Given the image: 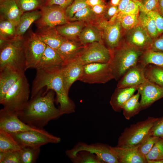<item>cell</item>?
<instances>
[{"label":"cell","mask_w":163,"mask_h":163,"mask_svg":"<svg viewBox=\"0 0 163 163\" xmlns=\"http://www.w3.org/2000/svg\"><path fill=\"white\" fill-rule=\"evenodd\" d=\"M50 90L45 94L32 98L18 112L19 118L34 128L43 129L51 120L57 119L63 114L54 104V93Z\"/></svg>","instance_id":"cell-1"},{"label":"cell","mask_w":163,"mask_h":163,"mask_svg":"<svg viewBox=\"0 0 163 163\" xmlns=\"http://www.w3.org/2000/svg\"><path fill=\"white\" fill-rule=\"evenodd\" d=\"M61 69L49 70H37L31 88V98L42 95L44 88L46 93L50 90L56 95V101L59 105V108L63 114L74 113L75 105L69 97L63 82Z\"/></svg>","instance_id":"cell-2"},{"label":"cell","mask_w":163,"mask_h":163,"mask_svg":"<svg viewBox=\"0 0 163 163\" xmlns=\"http://www.w3.org/2000/svg\"><path fill=\"white\" fill-rule=\"evenodd\" d=\"M111 51L109 63L116 81L120 80L129 69L138 63L143 52L123 41Z\"/></svg>","instance_id":"cell-3"},{"label":"cell","mask_w":163,"mask_h":163,"mask_svg":"<svg viewBox=\"0 0 163 163\" xmlns=\"http://www.w3.org/2000/svg\"><path fill=\"white\" fill-rule=\"evenodd\" d=\"M23 37L10 40L0 38V70L8 67L23 72L26 70Z\"/></svg>","instance_id":"cell-4"},{"label":"cell","mask_w":163,"mask_h":163,"mask_svg":"<svg viewBox=\"0 0 163 163\" xmlns=\"http://www.w3.org/2000/svg\"><path fill=\"white\" fill-rule=\"evenodd\" d=\"M158 119L149 117L144 120L125 128L118 138L116 146L128 148H138L149 135Z\"/></svg>","instance_id":"cell-5"},{"label":"cell","mask_w":163,"mask_h":163,"mask_svg":"<svg viewBox=\"0 0 163 163\" xmlns=\"http://www.w3.org/2000/svg\"><path fill=\"white\" fill-rule=\"evenodd\" d=\"M30 93L28 82L24 74L9 89L0 104L4 108L19 112L28 102Z\"/></svg>","instance_id":"cell-6"},{"label":"cell","mask_w":163,"mask_h":163,"mask_svg":"<svg viewBox=\"0 0 163 163\" xmlns=\"http://www.w3.org/2000/svg\"><path fill=\"white\" fill-rule=\"evenodd\" d=\"M94 24L101 30L104 43L110 50L117 47L123 42L126 32L117 17H113L109 21L101 18Z\"/></svg>","instance_id":"cell-7"},{"label":"cell","mask_w":163,"mask_h":163,"mask_svg":"<svg viewBox=\"0 0 163 163\" xmlns=\"http://www.w3.org/2000/svg\"><path fill=\"white\" fill-rule=\"evenodd\" d=\"M10 134L21 148L26 146L40 147L48 143H58L61 141L60 137L50 134L43 129Z\"/></svg>","instance_id":"cell-8"},{"label":"cell","mask_w":163,"mask_h":163,"mask_svg":"<svg viewBox=\"0 0 163 163\" xmlns=\"http://www.w3.org/2000/svg\"><path fill=\"white\" fill-rule=\"evenodd\" d=\"M46 45L35 33L30 30L23 37V46L26 62V70L36 68Z\"/></svg>","instance_id":"cell-9"},{"label":"cell","mask_w":163,"mask_h":163,"mask_svg":"<svg viewBox=\"0 0 163 163\" xmlns=\"http://www.w3.org/2000/svg\"><path fill=\"white\" fill-rule=\"evenodd\" d=\"M114 79L110 64L95 63L83 66L79 81L89 84H104Z\"/></svg>","instance_id":"cell-10"},{"label":"cell","mask_w":163,"mask_h":163,"mask_svg":"<svg viewBox=\"0 0 163 163\" xmlns=\"http://www.w3.org/2000/svg\"><path fill=\"white\" fill-rule=\"evenodd\" d=\"M40 18L34 23L38 29L56 27L69 21L65 14V9L56 5H45L40 10Z\"/></svg>","instance_id":"cell-11"},{"label":"cell","mask_w":163,"mask_h":163,"mask_svg":"<svg viewBox=\"0 0 163 163\" xmlns=\"http://www.w3.org/2000/svg\"><path fill=\"white\" fill-rule=\"evenodd\" d=\"M81 150H86L99 157L104 163H119L113 147L101 143L88 144L83 142L78 143L72 149L66 152V155Z\"/></svg>","instance_id":"cell-12"},{"label":"cell","mask_w":163,"mask_h":163,"mask_svg":"<svg viewBox=\"0 0 163 163\" xmlns=\"http://www.w3.org/2000/svg\"><path fill=\"white\" fill-rule=\"evenodd\" d=\"M111 51L103 42H95L87 45V47L79 58L83 65L95 63L109 62Z\"/></svg>","instance_id":"cell-13"},{"label":"cell","mask_w":163,"mask_h":163,"mask_svg":"<svg viewBox=\"0 0 163 163\" xmlns=\"http://www.w3.org/2000/svg\"><path fill=\"white\" fill-rule=\"evenodd\" d=\"M22 121L18 112L3 108L0 110V129L10 133L37 129Z\"/></svg>","instance_id":"cell-14"},{"label":"cell","mask_w":163,"mask_h":163,"mask_svg":"<svg viewBox=\"0 0 163 163\" xmlns=\"http://www.w3.org/2000/svg\"><path fill=\"white\" fill-rule=\"evenodd\" d=\"M153 39L139 23L126 32L123 42L143 52L150 49Z\"/></svg>","instance_id":"cell-15"},{"label":"cell","mask_w":163,"mask_h":163,"mask_svg":"<svg viewBox=\"0 0 163 163\" xmlns=\"http://www.w3.org/2000/svg\"><path fill=\"white\" fill-rule=\"evenodd\" d=\"M137 91L141 96L140 102L142 110L148 108L155 101L163 97V87L147 79L139 86Z\"/></svg>","instance_id":"cell-16"},{"label":"cell","mask_w":163,"mask_h":163,"mask_svg":"<svg viewBox=\"0 0 163 163\" xmlns=\"http://www.w3.org/2000/svg\"><path fill=\"white\" fill-rule=\"evenodd\" d=\"M83 66L79 57L64 62L62 67L61 74L65 88L68 93L73 83L81 78Z\"/></svg>","instance_id":"cell-17"},{"label":"cell","mask_w":163,"mask_h":163,"mask_svg":"<svg viewBox=\"0 0 163 163\" xmlns=\"http://www.w3.org/2000/svg\"><path fill=\"white\" fill-rule=\"evenodd\" d=\"M145 67L138 63L129 69L118 81L117 87H130L139 86L147 79L144 72Z\"/></svg>","instance_id":"cell-18"},{"label":"cell","mask_w":163,"mask_h":163,"mask_svg":"<svg viewBox=\"0 0 163 163\" xmlns=\"http://www.w3.org/2000/svg\"><path fill=\"white\" fill-rule=\"evenodd\" d=\"M87 45L82 44L79 40H66L56 51L66 62L79 57Z\"/></svg>","instance_id":"cell-19"},{"label":"cell","mask_w":163,"mask_h":163,"mask_svg":"<svg viewBox=\"0 0 163 163\" xmlns=\"http://www.w3.org/2000/svg\"><path fill=\"white\" fill-rule=\"evenodd\" d=\"M64 62L54 49L47 45L36 68V70H49L61 68Z\"/></svg>","instance_id":"cell-20"},{"label":"cell","mask_w":163,"mask_h":163,"mask_svg":"<svg viewBox=\"0 0 163 163\" xmlns=\"http://www.w3.org/2000/svg\"><path fill=\"white\" fill-rule=\"evenodd\" d=\"M24 74V72L6 67L0 70V101L9 89Z\"/></svg>","instance_id":"cell-21"},{"label":"cell","mask_w":163,"mask_h":163,"mask_svg":"<svg viewBox=\"0 0 163 163\" xmlns=\"http://www.w3.org/2000/svg\"><path fill=\"white\" fill-rule=\"evenodd\" d=\"M119 163H147L145 157L139 151L138 147L124 148L113 147Z\"/></svg>","instance_id":"cell-22"},{"label":"cell","mask_w":163,"mask_h":163,"mask_svg":"<svg viewBox=\"0 0 163 163\" xmlns=\"http://www.w3.org/2000/svg\"><path fill=\"white\" fill-rule=\"evenodd\" d=\"M139 86L117 87L110 101V104L114 111L120 112L122 110L123 105L134 94Z\"/></svg>","instance_id":"cell-23"},{"label":"cell","mask_w":163,"mask_h":163,"mask_svg":"<svg viewBox=\"0 0 163 163\" xmlns=\"http://www.w3.org/2000/svg\"><path fill=\"white\" fill-rule=\"evenodd\" d=\"M35 33L46 45L56 50L67 40L58 33L55 27L37 28Z\"/></svg>","instance_id":"cell-24"},{"label":"cell","mask_w":163,"mask_h":163,"mask_svg":"<svg viewBox=\"0 0 163 163\" xmlns=\"http://www.w3.org/2000/svg\"><path fill=\"white\" fill-rule=\"evenodd\" d=\"M0 17L18 24L22 12L15 0H4L0 2Z\"/></svg>","instance_id":"cell-25"},{"label":"cell","mask_w":163,"mask_h":163,"mask_svg":"<svg viewBox=\"0 0 163 163\" xmlns=\"http://www.w3.org/2000/svg\"><path fill=\"white\" fill-rule=\"evenodd\" d=\"M86 24L83 21H69L55 28L58 33L67 40H79V35Z\"/></svg>","instance_id":"cell-26"},{"label":"cell","mask_w":163,"mask_h":163,"mask_svg":"<svg viewBox=\"0 0 163 163\" xmlns=\"http://www.w3.org/2000/svg\"><path fill=\"white\" fill-rule=\"evenodd\" d=\"M41 16L40 10L23 13L16 26V38L23 37L31 24L39 19Z\"/></svg>","instance_id":"cell-27"},{"label":"cell","mask_w":163,"mask_h":163,"mask_svg":"<svg viewBox=\"0 0 163 163\" xmlns=\"http://www.w3.org/2000/svg\"><path fill=\"white\" fill-rule=\"evenodd\" d=\"M82 44L87 45L95 42H103L101 32L95 24L86 23L78 37Z\"/></svg>","instance_id":"cell-28"},{"label":"cell","mask_w":163,"mask_h":163,"mask_svg":"<svg viewBox=\"0 0 163 163\" xmlns=\"http://www.w3.org/2000/svg\"><path fill=\"white\" fill-rule=\"evenodd\" d=\"M139 93L134 94L123 105L122 108L123 114L126 119L129 120L138 114L142 110L140 101Z\"/></svg>","instance_id":"cell-29"},{"label":"cell","mask_w":163,"mask_h":163,"mask_svg":"<svg viewBox=\"0 0 163 163\" xmlns=\"http://www.w3.org/2000/svg\"><path fill=\"white\" fill-rule=\"evenodd\" d=\"M138 63L145 67L150 64L163 67V52L146 50L141 55Z\"/></svg>","instance_id":"cell-30"},{"label":"cell","mask_w":163,"mask_h":163,"mask_svg":"<svg viewBox=\"0 0 163 163\" xmlns=\"http://www.w3.org/2000/svg\"><path fill=\"white\" fill-rule=\"evenodd\" d=\"M74 163H104L96 155L86 150H81L67 155Z\"/></svg>","instance_id":"cell-31"},{"label":"cell","mask_w":163,"mask_h":163,"mask_svg":"<svg viewBox=\"0 0 163 163\" xmlns=\"http://www.w3.org/2000/svg\"><path fill=\"white\" fill-rule=\"evenodd\" d=\"M21 148L9 133L0 129V152L19 151Z\"/></svg>","instance_id":"cell-32"},{"label":"cell","mask_w":163,"mask_h":163,"mask_svg":"<svg viewBox=\"0 0 163 163\" xmlns=\"http://www.w3.org/2000/svg\"><path fill=\"white\" fill-rule=\"evenodd\" d=\"M144 72L147 79L163 87V67L149 64L145 67Z\"/></svg>","instance_id":"cell-33"},{"label":"cell","mask_w":163,"mask_h":163,"mask_svg":"<svg viewBox=\"0 0 163 163\" xmlns=\"http://www.w3.org/2000/svg\"><path fill=\"white\" fill-rule=\"evenodd\" d=\"M139 19V23L153 39L159 35L155 20L150 14L140 11Z\"/></svg>","instance_id":"cell-34"},{"label":"cell","mask_w":163,"mask_h":163,"mask_svg":"<svg viewBox=\"0 0 163 163\" xmlns=\"http://www.w3.org/2000/svg\"><path fill=\"white\" fill-rule=\"evenodd\" d=\"M100 18L93 13L91 7L88 6L77 12L69 21H80L94 24Z\"/></svg>","instance_id":"cell-35"},{"label":"cell","mask_w":163,"mask_h":163,"mask_svg":"<svg viewBox=\"0 0 163 163\" xmlns=\"http://www.w3.org/2000/svg\"><path fill=\"white\" fill-rule=\"evenodd\" d=\"M16 37V26L11 21L0 17V38L6 40L14 39Z\"/></svg>","instance_id":"cell-36"},{"label":"cell","mask_w":163,"mask_h":163,"mask_svg":"<svg viewBox=\"0 0 163 163\" xmlns=\"http://www.w3.org/2000/svg\"><path fill=\"white\" fill-rule=\"evenodd\" d=\"M23 13L40 10L45 5L47 0H15Z\"/></svg>","instance_id":"cell-37"},{"label":"cell","mask_w":163,"mask_h":163,"mask_svg":"<svg viewBox=\"0 0 163 163\" xmlns=\"http://www.w3.org/2000/svg\"><path fill=\"white\" fill-rule=\"evenodd\" d=\"M40 147L26 146L20 151L21 163H35L40 152Z\"/></svg>","instance_id":"cell-38"},{"label":"cell","mask_w":163,"mask_h":163,"mask_svg":"<svg viewBox=\"0 0 163 163\" xmlns=\"http://www.w3.org/2000/svg\"><path fill=\"white\" fill-rule=\"evenodd\" d=\"M145 158L147 161L163 159V137L159 138Z\"/></svg>","instance_id":"cell-39"},{"label":"cell","mask_w":163,"mask_h":163,"mask_svg":"<svg viewBox=\"0 0 163 163\" xmlns=\"http://www.w3.org/2000/svg\"><path fill=\"white\" fill-rule=\"evenodd\" d=\"M139 14L125 15L114 17L117 18L120 21L123 28L126 32L136 26L139 23Z\"/></svg>","instance_id":"cell-40"},{"label":"cell","mask_w":163,"mask_h":163,"mask_svg":"<svg viewBox=\"0 0 163 163\" xmlns=\"http://www.w3.org/2000/svg\"><path fill=\"white\" fill-rule=\"evenodd\" d=\"M88 6L85 0H73L65 9L66 15L69 21L77 12Z\"/></svg>","instance_id":"cell-41"},{"label":"cell","mask_w":163,"mask_h":163,"mask_svg":"<svg viewBox=\"0 0 163 163\" xmlns=\"http://www.w3.org/2000/svg\"><path fill=\"white\" fill-rule=\"evenodd\" d=\"M20 151L0 152V163H21Z\"/></svg>","instance_id":"cell-42"},{"label":"cell","mask_w":163,"mask_h":163,"mask_svg":"<svg viewBox=\"0 0 163 163\" xmlns=\"http://www.w3.org/2000/svg\"><path fill=\"white\" fill-rule=\"evenodd\" d=\"M159 137L152 135L150 132L141 144L138 147L140 152L145 157L150 151Z\"/></svg>","instance_id":"cell-43"},{"label":"cell","mask_w":163,"mask_h":163,"mask_svg":"<svg viewBox=\"0 0 163 163\" xmlns=\"http://www.w3.org/2000/svg\"><path fill=\"white\" fill-rule=\"evenodd\" d=\"M159 0H139L136 2L139 5V11L146 13L157 11Z\"/></svg>","instance_id":"cell-44"},{"label":"cell","mask_w":163,"mask_h":163,"mask_svg":"<svg viewBox=\"0 0 163 163\" xmlns=\"http://www.w3.org/2000/svg\"><path fill=\"white\" fill-rule=\"evenodd\" d=\"M139 7L136 1L131 0L125 9L114 17H119L125 15L139 14Z\"/></svg>","instance_id":"cell-45"},{"label":"cell","mask_w":163,"mask_h":163,"mask_svg":"<svg viewBox=\"0 0 163 163\" xmlns=\"http://www.w3.org/2000/svg\"><path fill=\"white\" fill-rule=\"evenodd\" d=\"M150 133L154 136L163 137V116L158 118L152 127Z\"/></svg>","instance_id":"cell-46"},{"label":"cell","mask_w":163,"mask_h":163,"mask_svg":"<svg viewBox=\"0 0 163 163\" xmlns=\"http://www.w3.org/2000/svg\"><path fill=\"white\" fill-rule=\"evenodd\" d=\"M118 6L112 5L107 3L103 18L109 21L113 18L117 13Z\"/></svg>","instance_id":"cell-47"},{"label":"cell","mask_w":163,"mask_h":163,"mask_svg":"<svg viewBox=\"0 0 163 163\" xmlns=\"http://www.w3.org/2000/svg\"><path fill=\"white\" fill-rule=\"evenodd\" d=\"M154 18L159 35L163 33V17L158 11L149 12Z\"/></svg>","instance_id":"cell-48"},{"label":"cell","mask_w":163,"mask_h":163,"mask_svg":"<svg viewBox=\"0 0 163 163\" xmlns=\"http://www.w3.org/2000/svg\"><path fill=\"white\" fill-rule=\"evenodd\" d=\"M150 50L154 51L163 52V33L153 39Z\"/></svg>","instance_id":"cell-49"},{"label":"cell","mask_w":163,"mask_h":163,"mask_svg":"<svg viewBox=\"0 0 163 163\" xmlns=\"http://www.w3.org/2000/svg\"><path fill=\"white\" fill-rule=\"evenodd\" d=\"M73 0H47L45 5H56L66 9Z\"/></svg>","instance_id":"cell-50"},{"label":"cell","mask_w":163,"mask_h":163,"mask_svg":"<svg viewBox=\"0 0 163 163\" xmlns=\"http://www.w3.org/2000/svg\"><path fill=\"white\" fill-rule=\"evenodd\" d=\"M107 5H98L90 7L93 13L97 17L101 18H103Z\"/></svg>","instance_id":"cell-51"},{"label":"cell","mask_w":163,"mask_h":163,"mask_svg":"<svg viewBox=\"0 0 163 163\" xmlns=\"http://www.w3.org/2000/svg\"><path fill=\"white\" fill-rule=\"evenodd\" d=\"M85 2L89 6L98 5H107V4L106 0H85Z\"/></svg>","instance_id":"cell-52"},{"label":"cell","mask_w":163,"mask_h":163,"mask_svg":"<svg viewBox=\"0 0 163 163\" xmlns=\"http://www.w3.org/2000/svg\"><path fill=\"white\" fill-rule=\"evenodd\" d=\"M131 0H133L135 1H137V0H121L119 5L118 6V10L117 13L116 15L118 13L121 12L122 11L124 10L129 3Z\"/></svg>","instance_id":"cell-53"},{"label":"cell","mask_w":163,"mask_h":163,"mask_svg":"<svg viewBox=\"0 0 163 163\" xmlns=\"http://www.w3.org/2000/svg\"><path fill=\"white\" fill-rule=\"evenodd\" d=\"M158 12L163 17V0H159Z\"/></svg>","instance_id":"cell-54"},{"label":"cell","mask_w":163,"mask_h":163,"mask_svg":"<svg viewBox=\"0 0 163 163\" xmlns=\"http://www.w3.org/2000/svg\"><path fill=\"white\" fill-rule=\"evenodd\" d=\"M121 0H110L108 2L110 5L114 6H118Z\"/></svg>","instance_id":"cell-55"},{"label":"cell","mask_w":163,"mask_h":163,"mask_svg":"<svg viewBox=\"0 0 163 163\" xmlns=\"http://www.w3.org/2000/svg\"><path fill=\"white\" fill-rule=\"evenodd\" d=\"M147 163H163V159L148 160Z\"/></svg>","instance_id":"cell-56"},{"label":"cell","mask_w":163,"mask_h":163,"mask_svg":"<svg viewBox=\"0 0 163 163\" xmlns=\"http://www.w3.org/2000/svg\"><path fill=\"white\" fill-rule=\"evenodd\" d=\"M4 0H0V2H2V1H3Z\"/></svg>","instance_id":"cell-57"},{"label":"cell","mask_w":163,"mask_h":163,"mask_svg":"<svg viewBox=\"0 0 163 163\" xmlns=\"http://www.w3.org/2000/svg\"><path fill=\"white\" fill-rule=\"evenodd\" d=\"M137 0V1H139V0Z\"/></svg>","instance_id":"cell-58"}]
</instances>
